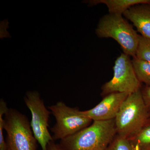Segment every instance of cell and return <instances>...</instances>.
Returning a JSON list of instances; mask_svg holds the SVG:
<instances>
[{"label": "cell", "mask_w": 150, "mask_h": 150, "mask_svg": "<svg viewBox=\"0 0 150 150\" xmlns=\"http://www.w3.org/2000/svg\"><path fill=\"white\" fill-rule=\"evenodd\" d=\"M142 92L147 107L150 108V86H146Z\"/></svg>", "instance_id": "cell-15"}, {"label": "cell", "mask_w": 150, "mask_h": 150, "mask_svg": "<svg viewBox=\"0 0 150 150\" xmlns=\"http://www.w3.org/2000/svg\"><path fill=\"white\" fill-rule=\"evenodd\" d=\"M113 70V77L103 86V93L130 94L140 90L141 82L136 75L130 56L122 53L115 60Z\"/></svg>", "instance_id": "cell-6"}, {"label": "cell", "mask_w": 150, "mask_h": 150, "mask_svg": "<svg viewBox=\"0 0 150 150\" xmlns=\"http://www.w3.org/2000/svg\"><path fill=\"white\" fill-rule=\"evenodd\" d=\"M123 16L133 23L140 35L150 38V4H139L133 6Z\"/></svg>", "instance_id": "cell-9"}, {"label": "cell", "mask_w": 150, "mask_h": 150, "mask_svg": "<svg viewBox=\"0 0 150 150\" xmlns=\"http://www.w3.org/2000/svg\"><path fill=\"white\" fill-rule=\"evenodd\" d=\"M56 120L51 129L53 140H62L89 126L92 122L79 109L68 106L62 101L48 107Z\"/></svg>", "instance_id": "cell-5"}, {"label": "cell", "mask_w": 150, "mask_h": 150, "mask_svg": "<svg viewBox=\"0 0 150 150\" xmlns=\"http://www.w3.org/2000/svg\"><path fill=\"white\" fill-rule=\"evenodd\" d=\"M129 94L112 93L89 110L81 111L83 115L92 121H103L115 119L123 101Z\"/></svg>", "instance_id": "cell-8"}, {"label": "cell", "mask_w": 150, "mask_h": 150, "mask_svg": "<svg viewBox=\"0 0 150 150\" xmlns=\"http://www.w3.org/2000/svg\"><path fill=\"white\" fill-rule=\"evenodd\" d=\"M135 150H141V147L138 144H136L135 146Z\"/></svg>", "instance_id": "cell-17"}, {"label": "cell", "mask_w": 150, "mask_h": 150, "mask_svg": "<svg viewBox=\"0 0 150 150\" xmlns=\"http://www.w3.org/2000/svg\"><path fill=\"white\" fill-rule=\"evenodd\" d=\"M8 150H37V141L25 115L13 108H8L4 116Z\"/></svg>", "instance_id": "cell-4"}, {"label": "cell", "mask_w": 150, "mask_h": 150, "mask_svg": "<svg viewBox=\"0 0 150 150\" xmlns=\"http://www.w3.org/2000/svg\"><path fill=\"white\" fill-rule=\"evenodd\" d=\"M105 150H135L129 138L118 135Z\"/></svg>", "instance_id": "cell-13"}, {"label": "cell", "mask_w": 150, "mask_h": 150, "mask_svg": "<svg viewBox=\"0 0 150 150\" xmlns=\"http://www.w3.org/2000/svg\"><path fill=\"white\" fill-rule=\"evenodd\" d=\"M89 6L104 4L109 13L122 15L133 6L139 4H150V0H93L86 2Z\"/></svg>", "instance_id": "cell-10"}, {"label": "cell", "mask_w": 150, "mask_h": 150, "mask_svg": "<svg viewBox=\"0 0 150 150\" xmlns=\"http://www.w3.org/2000/svg\"><path fill=\"white\" fill-rule=\"evenodd\" d=\"M100 38H111L121 46L123 53L136 56L139 34L122 15L108 13L100 19L96 30Z\"/></svg>", "instance_id": "cell-2"}, {"label": "cell", "mask_w": 150, "mask_h": 150, "mask_svg": "<svg viewBox=\"0 0 150 150\" xmlns=\"http://www.w3.org/2000/svg\"><path fill=\"white\" fill-rule=\"evenodd\" d=\"M132 64L137 78L141 82L150 86V63L133 58Z\"/></svg>", "instance_id": "cell-11"}, {"label": "cell", "mask_w": 150, "mask_h": 150, "mask_svg": "<svg viewBox=\"0 0 150 150\" xmlns=\"http://www.w3.org/2000/svg\"><path fill=\"white\" fill-rule=\"evenodd\" d=\"M146 150H150V147H149L148 148V149H147Z\"/></svg>", "instance_id": "cell-18"}, {"label": "cell", "mask_w": 150, "mask_h": 150, "mask_svg": "<svg viewBox=\"0 0 150 150\" xmlns=\"http://www.w3.org/2000/svg\"><path fill=\"white\" fill-rule=\"evenodd\" d=\"M116 133L115 119L93 121L91 125L61 140L59 145L64 150H105Z\"/></svg>", "instance_id": "cell-1"}, {"label": "cell", "mask_w": 150, "mask_h": 150, "mask_svg": "<svg viewBox=\"0 0 150 150\" xmlns=\"http://www.w3.org/2000/svg\"><path fill=\"white\" fill-rule=\"evenodd\" d=\"M47 150H64L59 144H56L54 141L49 142L47 146Z\"/></svg>", "instance_id": "cell-16"}, {"label": "cell", "mask_w": 150, "mask_h": 150, "mask_svg": "<svg viewBox=\"0 0 150 150\" xmlns=\"http://www.w3.org/2000/svg\"><path fill=\"white\" fill-rule=\"evenodd\" d=\"M148 109L141 89L129 94L115 118L118 135L129 139L135 136L146 125Z\"/></svg>", "instance_id": "cell-3"}, {"label": "cell", "mask_w": 150, "mask_h": 150, "mask_svg": "<svg viewBox=\"0 0 150 150\" xmlns=\"http://www.w3.org/2000/svg\"><path fill=\"white\" fill-rule=\"evenodd\" d=\"M24 100L31 113L30 126L34 137L42 150H47L49 142L54 141L48 131L51 111L46 108L37 91L28 92Z\"/></svg>", "instance_id": "cell-7"}, {"label": "cell", "mask_w": 150, "mask_h": 150, "mask_svg": "<svg viewBox=\"0 0 150 150\" xmlns=\"http://www.w3.org/2000/svg\"></svg>", "instance_id": "cell-19"}, {"label": "cell", "mask_w": 150, "mask_h": 150, "mask_svg": "<svg viewBox=\"0 0 150 150\" xmlns=\"http://www.w3.org/2000/svg\"><path fill=\"white\" fill-rule=\"evenodd\" d=\"M135 57L150 63V38L139 35Z\"/></svg>", "instance_id": "cell-12"}, {"label": "cell", "mask_w": 150, "mask_h": 150, "mask_svg": "<svg viewBox=\"0 0 150 150\" xmlns=\"http://www.w3.org/2000/svg\"><path fill=\"white\" fill-rule=\"evenodd\" d=\"M136 144L141 146L150 145V124L145 125L135 136Z\"/></svg>", "instance_id": "cell-14"}]
</instances>
